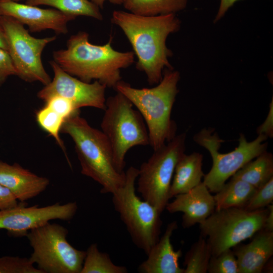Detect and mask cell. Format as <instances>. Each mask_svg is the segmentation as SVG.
<instances>
[{
  "label": "cell",
  "mask_w": 273,
  "mask_h": 273,
  "mask_svg": "<svg viewBox=\"0 0 273 273\" xmlns=\"http://www.w3.org/2000/svg\"><path fill=\"white\" fill-rule=\"evenodd\" d=\"M111 20L131 44L138 58L136 68L146 74L149 84H157L163 70L172 69L168 60L172 53L166 46V39L180 27L176 14L143 16L116 10Z\"/></svg>",
  "instance_id": "1"
},
{
  "label": "cell",
  "mask_w": 273,
  "mask_h": 273,
  "mask_svg": "<svg viewBox=\"0 0 273 273\" xmlns=\"http://www.w3.org/2000/svg\"><path fill=\"white\" fill-rule=\"evenodd\" d=\"M88 36L85 31L71 35L66 49L53 52L54 61L65 72L84 82L97 80L115 89L122 80L121 69L134 63L133 52L114 50L112 37L106 44L96 45L89 41Z\"/></svg>",
  "instance_id": "2"
},
{
  "label": "cell",
  "mask_w": 273,
  "mask_h": 273,
  "mask_svg": "<svg viewBox=\"0 0 273 273\" xmlns=\"http://www.w3.org/2000/svg\"><path fill=\"white\" fill-rule=\"evenodd\" d=\"M178 71L165 69L162 78L151 88H136L121 80L115 90L125 96L140 112L147 127L149 145L156 150L176 135V125L171 118L178 92Z\"/></svg>",
  "instance_id": "3"
},
{
  "label": "cell",
  "mask_w": 273,
  "mask_h": 273,
  "mask_svg": "<svg viewBox=\"0 0 273 273\" xmlns=\"http://www.w3.org/2000/svg\"><path fill=\"white\" fill-rule=\"evenodd\" d=\"M61 132L72 139L81 173L102 186L101 193L112 194L124 185L125 172L117 170L106 136L102 131L91 126L79 112L64 122Z\"/></svg>",
  "instance_id": "4"
},
{
  "label": "cell",
  "mask_w": 273,
  "mask_h": 273,
  "mask_svg": "<svg viewBox=\"0 0 273 273\" xmlns=\"http://www.w3.org/2000/svg\"><path fill=\"white\" fill-rule=\"evenodd\" d=\"M138 175V168L127 169L124 185L112 194V202L133 243L147 254L160 238L162 221L157 209L136 195Z\"/></svg>",
  "instance_id": "5"
},
{
  "label": "cell",
  "mask_w": 273,
  "mask_h": 273,
  "mask_svg": "<svg viewBox=\"0 0 273 273\" xmlns=\"http://www.w3.org/2000/svg\"><path fill=\"white\" fill-rule=\"evenodd\" d=\"M104 110L101 131L110 144L117 170L124 172L128 151L135 146L149 145L147 127L140 112L119 92L106 100Z\"/></svg>",
  "instance_id": "6"
},
{
  "label": "cell",
  "mask_w": 273,
  "mask_h": 273,
  "mask_svg": "<svg viewBox=\"0 0 273 273\" xmlns=\"http://www.w3.org/2000/svg\"><path fill=\"white\" fill-rule=\"evenodd\" d=\"M68 230L50 222L28 232L26 237L32 249L29 258L42 273H80L86 251L68 241Z\"/></svg>",
  "instance_id": "7"
},
{
  "label": "cell",
  "mask_w": 273,
  "mask_h": 273,
  "mask_svg": "<svg viewBox=\"0 0 273 273\" xmlns=\"http://www.w3.org/2000/svg\"><path fill=\"white\" fill-rule=\"evenodd\" d=\"M268 209L249 211L244 208L215 210L199 223L201 234L208 238L212 256H217L263 228Z\"/></svg>",
  "instance_id": "8"
},
{
  "label": "cell",
  "mask_w": 273,
  "mask_h": 273,
  "mask_svg": "<svg viewBox=\"0 0 273 273\" xmlns=\"http://www.w3.org/2000/svg\"><path fill=\"white\" fill-rule=\"evenodd\" d=\"M186 133H180L154 153L139 169L138 192L161 214L169 202L176 165L186 150Z\"/></svg>",
  "instance_id": "9"
},
{
  "label": "cell",
  "mask_w": 273,
  "mask_h": 273,
  "mask_svg": "<svg viewBox=\"0 0 273 273\" xmlns=\"http://www.w3.org/2000/svg\"><path fill=\"white\" fill-rule=\"evenodd\" d=\"M214 129L204 128L194 137L199 145L203 147L209 152L212 166L209 172L204 175L203 183L210 192H217L226 181L249 161L266 151L267 138L262 134L253 141L248 142L241 133L239 144L233 151L226 153L219 152L223 141Z\"/></svg>",
  "instance_id": "10"
},
{
  "label": "cell",
  "mask_w": 273,
  "mask_h": 273,
  "mask_svg": "<svg viewBox=\"0 0 273 273\" xmlns=\"http://www.w3.org/2000/svg\"><path fill=\"white\" fill-rule=\"evenodd\" d=\"M5 33L8 52L17 72V76L28 82L38 81L46 85L51 80L41 61L46 46L56 39V36L35 38L24 25L16 19L1 16Z\"/></svg>",
  "instance_id": "11"
},
{
  "label": "cell",
  "mask_w": 273,
  "mask_h": 273,
  "mask_svg": "<svg viewBox=\"0 0 273 273\" xmlns=\"http://www.w3.org/2000/svg\"><path fill=\"white\" fill-rule=\"evenodd\" d=\"M78 208L76 202L62 204L59 202L43 207L26 206L19 202L16 206L0 210V229L15 237L26 236L28 232L50 222L59 219L70 220Z\"/></svg>",
  "instance_id": "12"
},
{
  "label": "cell",
  "mask_w": 273,
  "mask_h": 273,
  "mask_svg": "<svg viewBox=\"0 0 273 273\" xmlns=\"http://www.w3.org/2000/svg\"><path fill=\"white\" fill-rule=\"evenodd\" d=\"M54 72L50 82L40 90L37 97L46 102L55 96L64 97L70 101L79 110L90 107L104 110L106 107L107 87L97 80L84 82L63 70L54 61L50 62Z\"/></svg>",
  "instance_id": "13"
},
{
  "label": "cell",
  "mask_w": 273,
  "mask_h": 273,
  "mask_svg": "<svg viewBox=\"0 0 273 273\" xmlns=\"http://www.w3.org/2000/svg\"><path fill=\"white\" fill-rule=\"evenodd\" d=\"M0 15L12 17L26 25L32 32L51 29L57 34H65L67 23L74 20L55 9H42L10 0H0Z\"/></svg>",
  "instance_id": "14"
},
{
  "label": "cell",
  "mask_w": 273,
  "mask_h": 273,
  "mask_svg": "<svg viewBox=\"0 0 273 273\" xmlns=\"http://www.w3.org/2000/svg\"><path fill=\"white\" fill-rule=\"evenodd\" d=\"M174 197L165 209L171 213H183L181 224L184 228L200 223L215 209L214 197L203 181L189 191Z\"/></svg>",
  "instance_id": "15"
},
{
  "label": "cell",
  "mask_w": 273,
  "mask_h": 273,
  "mask_svg": "<svg viewBox=\"0 0 273 273\" xmlns=\"http://www.w3.org/2000/svg\"><path fill=\"white\" fill-rule=\"evenodd\" d=\"M0 184L8 189L19 202H25L44 192L50 180L19 164L0 161Z\"/></svg>",
  "instance_id": "16"
},
{
  "label": "cell",
  "mask_w": 273,
  "mask_h": 273,
  "mask_svg": "<svg viewBox=\"0 0 273 273\" xmlns=\"http://www.w3.org/2000/svg\"><path fill=\"white\" fill-rule=\"evenodd\" d=\"M177 228L176 221L168 223L165 231L158 241L147 254V258L138 267L141 273H184V268L179 265L182 255L180 249L175 250L171 237Z\"/></svg>",
  "instance_id": "17"
},
{
  "label": "cell",
  "mask_w": 273,
  "mask_h": 273,
  "mask_svg": "<svg viewBox=\"0 0 273 273\" xmlns=\"http://www.w3.org/2000/svg\"><path fill=\"white\" fill-rule=\"evenodd\" d=\"M255 235L249 243L233 247L239 273L262 272L273 255V232L262 229Z\"/></svg>",
  "instance_id": "18"
},
{
  "label": "cell",
  "mask_w": 273,
  "mask_h": 273,
  "mask_svg": "<svg viewBox=\"0 0 273 273\" xmlns=\"http://www.w3.org/2000/svg\"><path fill=\"white\" fill-rule=\"evenodd\" d=\"M203 155L198 152L187 155L185 153L178 161L173 175L169 199L186 193L202 182L204 176L202 170Z\"/></svg>",
  "instance_id": "19"
},
{
  "label": "cell",
  "mask_w": 273,
  "mask_h": 273,
  "mask_svg": "<svg viewBox=\"0 0 273 273\" xmlns=\"http://www.w3.org/2000/svg\"><path fill=\"white\" fill-rule=\"evenodd\" d=\"M257 189L248 183L232 178L213 196L215 209L244 208Z\"/></svg>",
  "instance_id": "20"
},
{
  "label": "cell",
  "mask_w": 273,
  "mask_h": 273,
  "mask_svg": "<svg viewBox=\"0 0 273 273\" xmlns=\"http://www.w3.org/2000/svg\"><path fill=\"white\" fill-rule=\"evenodd\" d=\"M273 177V156L265 151L239 169L232 178L242 180L258 189Z\"/></svg>",
  "instance_id": "21"
},
{
  "label": "cell",
  "mask_w": 273,
  "mask_h": 273,
  "mask_svg": "<svg viewBox=\"0 0 273 273\" xmlns=\"http://www.w3.org/2000/svg\"><path fill=\"white\" fill-rule=\"evenodd\" d=\"M25 4L36 6H49L74 19L79 16L90 17L99 20L103 19L100 8L88 0H27Z\"/></svg>",
  "instance_id": "22"
},
{
  "label": "cell",
  "mask_w": 273,
  "mask_h": 273,
  "mask_svg": "<svg viewBox=\"0 0 273 273\" xmlns=\"http://www.w3.org/2000/svg\"><path fill=\"white\" fill-rule=\"evenodd\" d=\"M188 0H125L123 5L129 12L143 16L176 13L185 9Z\"/></svg>",
  "instance_id": "23"
},
{
  "label": "cell",
  "mask_w": 273,
  "mask_h": 273,
  "mask_svg": "<svg viewBox=\"0 0 273 273\" xmlns=\"http://www.w3.org/2000/svg\"><path fill=\"white\" fill-rule=\"evenodd\" d=\"M80 273H126L125 266L115 264L109 254L101 252L97 243L88 247Z\"/></svg>",
  "instance_id": "24"
},
{
  "label": "cell",
  "mask_w": 273,
  "mask_h": 273,
  "mask_svg": "<svg viewBox=\"0 0 273 273\" xmlns=\"http://www.w3.org/2000/svg\"><path fill=\"white\" fill-rule=\"evenodd\" d=\"M211 256V249L207 241L200 236L185 255L184 273L207 272Z\"/></svg>",
  "instance_id": "25"
},
{
  "label": "cell",
  "mask_w": 273,
  "mask_h": 273,
  "mask_svg": "<svg viewBox=\"0 0 273 273\" xmlns=\"http://www.w3.org/2000/svg\"><path fill=\"white\" fill-rule=\"evenodd\" d=\"M36 119L40 127L55 140L66 153L64 143L60 136L65 119L46 105L36 112Z\"/></svg>",
  "instance_id": "26"
},
{
  "label": "cell",
  "mask_w": 273,
  "mask_h": 273,
  "mask_svg": "<svg viewBox=\"0 0 273 273\" xmlns=\"http://www.w3.org/2000/svg\"><path fill=\"white\" fill-rule=\"evenodd\" d=\"M207 272L209 273H239L237 258L231 249L217 256H212Z\"/></svg>",
  "instance_id": "27"
},
{
  "label": "cell",
  "mask_w": 273,
  "mask_h": 273,
  "mask_svg": "<svg viewBox=\"0 0 273 273\" xmlns=\"http://www.w3.org/2000/svg\"><path fill=\"white\" fill-rule=\"evenodd\" d=\"M0 273H42L29 258L4 256L0 257Z\"/></svg>",
  "instance_id": "28"
},
{
  "label": "cell",
  "mask_w": 273,
  "mask_h": 273,
  "mask_svg": "<svg viewBox=\"0 0 273 273\" xmlns=\"http://www.w3.org/2000/svg\"><path fill=\"white\" fill-rule=\"evenodd\" d=\"M273 177L256 192L247 203L244 208L249 211H255L264 208L272 203Z\"/></svg>",
  "instance_id": "29"
},
{
  "label": "cell",
  "mask_w": 273,
  "mask_h": 273,
  "mask_svg": "<svg viewBox=\"0 0 273 273\" xmlns=\"http://www.w3.org/2000/svg\"><path fill=\"white\" fill-rule=\"evenodd\" d=\"M44 102L46 105L59 114L65 120L79 112V110L70 101L62 97H53Z\"/></svg>",
  "instance_id": "30"
},
{
  "label": "cell",
  "mask_w": 273,
  "mask_h": 273,
  "mask_svg": "<svg viewBox=\"0 0 273 273\" xmlns=\"http://www.w3.org/2000/svg\"><path fill=\"white\" fill-rule=\"evenodd\" d=\"M11 75H16L17 72L8 51L0 48V85Z\"/></svg>",
  "instance_id": "31"
},
{
  "label": "cell",
  "mask_w": 273,
  "mask_h": 273,
  "mask_svg": "<svg viewBox=\"0 0 273 273\" xmlns=\"http://www.w3.org/2000/svg\"><path fill=\"white\" fill-rule=\"evenodd\" d=\"M18 202L8 189L0 184V210L16 206Z\"/></svg>",
  "instance_id": "32"
},
{
  "label": "cell",
  "mask_w": 273,
  "mask_h": 273,
  "mask_svg": "<svg viewBox=\"0 0 273 273\" xmlns=\"http://www.w3.org/2000/svg\"><path fill=\"white\" fill-rule=\"evenodd\" d=\"M270 107L267 116L264 122L259 126L257 129L258 134H262L267 138L273 136V101L270 104Z\"/></svg>",
  "instance_id": "33"
},
{
  "label": "cell",
  "mask_w": 273,
  "mask_h": 273,
  "mask_svg": "<svg viewBox=\"0 0 273 273\" xmlns=\"http://www.w3.org/2000/svg\"><path fill=\"white\" fill-rule=\"evenodd\" d=\"M238 1L240 0H220L219 7L214 22H216L223 17L228 10Z\"/></svg>",
  "instance_id": "34"
},
{
  "label": "cell",
  "mask_w": 273,
  "mask_h": 273,
  "mask_svg": "<svg viewBox=\"0 0 273 273\" xmlns=\"http://www.w3.org/2000/svg\"><path fill=\"white\" fill-rule=\"evenodd\" d=\"M268 212L265 219L263 229L269 232H273V205H269Z\"/></svg>",
  "instance_id": "35"
},
{
  "label": "cell",
  "mask_w": 273,
  "mask_h": 273,
  "mask_svg": "<svg viewBox=\"0 0 273 273\" xmlns=\"http://www.w3.org/2000/svg\"><path fill=\"white\" fill-rule=\"evenodd\" d=\"M0 48L8 51V45L6 38L5 33L1 21L0 15Z\"/></svg>",
  "instance_id": "36"
},
{
  "label": "cell",
  "mask_w": 273,
  "mask_h": 273,
  "mask_svg": "<svg viewBox=\"0 0 273 273\" xmlns=\"http://www.w3.org/2000/svg\"><path fill=\"white\" fill-rule=\"evenodd\" d=\"M106 0H91V2L99 7L100 8H103L104 4Z\"/></svg>",
  "instance_id": "37"
},
{
  "label": "cell",
  "mask_w": 273,
  "mask_h": 273,
  "mask_svg": "<svg viewBox=\"0 0 273 273\" xmlns=\"http://www.w3.org/2000/svg\"><path fill=\"white\" fill-rule=\"evenodd\" d=\"M110 3L115 5L123 4L125 0H108Z\"/></svg>",
  "instance_id": "38"
},
{
  "label": "cell",
  "mask_w": 273,
  "mask_h": 273,
  "mask_svg": "<svg viewBox=\"0 0 273 273\" xmlns=\"http://www.w3.org/2000/svg\"><path fill=\"white\" fill-rule=\"evenodd\" d=\"M10 1H13V2H19L20 1H24V0H10ZM26 1H27V0H26Z\"/></svg>",
  "instance_id": "39"
}]
</instances>
